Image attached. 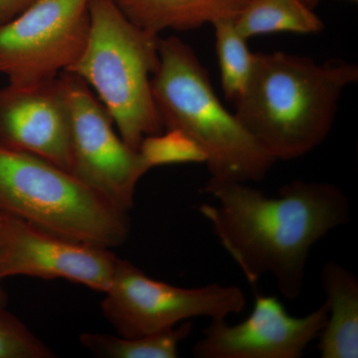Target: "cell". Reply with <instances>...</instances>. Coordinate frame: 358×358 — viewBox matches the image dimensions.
<instances>
[{
	"mask_svg": "<svg viewBox=\"0 0 358 358\" xmlns=\"http://www.w3.org/2000/svg\"><path fill=\"white\" fill-rule=\"evenodd\" d=\"M202 192L217 205L199 211L247 281L271 275L288 300L301 296L313 247L350 218L348 195L329 182L296 179L268 197L246 182L209 179Z\"/></svg>",
	"mask_w": 358,
	"mask_h": 358,
	"instance_id": "6da1fadb",
	"label": "cell"
},
{
	"mask_svg": "<svg viewBox=\"0 0 358 358\" xmlns=\"http://www.w3.org/2000/svg\"><path fill=\"white\" fill-rule=\"evenodd\" d=\"M357 80L353 63L259 52L234 114L277 162L299 159L326 141L343 92Z\"/></svg>",
	"mask_w": 358,
	"mask_h": 358,
	"instance_id": "7a4b0ae2",
	"label": "cell"
},
{
	"mask_svg": "<svg viewBox=\"0 0 358 358\" xmlns=\"http://www.w3.org/2000/svg\"><path fill=\"white\" fill-rule=\"evenodd\" d=\"M159 52L152 90L164 128L181 131L199 145L209 179L263 180L277 160L224 108L195 51L171 36L159 38Z\"/></svg>",
	"mask_w": 358,
	"mask_h": 358,
	"instance_id": "3957f363",
	"label": "cell"
},
{
	"mask_svg": "<svg viewBox=\"0 0 358 358\" xmlns=\"http://www.w3.org/2000/svg\"><path fill=\"white\" fill-rule=\"evenodd\" d=\"M89 9L88 41L65 72L94 90L122 141L138 150L145 136L164 129L152 90L159 66V36L134 24L114 0H91Z\"/></svg>",
	"mask_w": 358,
	"mask_h": 358,
	"instance_id": "277c9868",
	"label": "cell"
},
{
	"mask_svg": "<svg viewBox=\"0 0 358 358\" xmlns=\"http://www.w3.org/2000/svg\"><path fill=\"white\" fill-rule=\"evenodd\" d=\"M0 210L40 229L103 248L126 242L128 212L37 155L0 148Z\"/></svg>",
	"mask_w": 358,
	"mask_h": 358,
	"instance_id": "5b68a950",
	"label": "cell"
},
{
	"mask_svg": "<svg viewBox=\"0 0 358 358\" xmlns=\"http://www.w3.org/2000/svg\"><path fill=\"white\" fill-rule=\"evenodd\" d=\"M105 294L101 305L103 315L122 338L159 333L192 317L227 319L247 305L240 287L208 284L180 288L152 279L133 263L120 258Z\"/></svg>",
	"mask_w": 358,
	"mask_h": 358,
	"instance_id": "8992f818",
	"label": "cell"
},
{
	"mask_svg": "<svg viewBox=\"0 0 358 358\" xmlns=\"http://www.w3.org/2000/svg\"><path fill=\"white\" fill-rule=\"evenodd\" d=\"M91 0H41L0 25V74L26 86L58 77L81 56Z\"/></svg>",
	"mask_w": 358,
	"mask_h": 358,
	"instance_id": "52a82bcc",
	"label": "cell"
},
{
	"mask_svg": "<svg viewBox=\"0 0 358 358\" xmlns=\"http://www.w3.org/2000/svg\"><path fill=\"white\" fill-rule=\"evenodd\" d=\"M71 117L70 173L122 211L150 167L114 129V122L81 78L62 72Z\"/></svg>",
	"mask_w": 358,
	"mask_h": 358,
	"instance_id": "ba28073f",
	"label": "cell"
},
{
	"mask_svg": "<svg viewBox=\"0 0 358 358\" xmlns=\"http://www.w3.org/2000/svg\"><path fill=\"white\" fill-rule=\"evenodd\" d=\"M117 260L108 248L57 236L6 212L0 233L1 282L13 275L65 279L106 293Z\"/></svg>",
	"mask_w": 358,
	"mask_h": 358,
	"instance_id": "9c48e42d",
	"label": "cell"
},
{
	"mask_svg": "<svg viewBox=\"0 0 358 358\" xmlns=\"http://www.w3.org/2000/svg\"><path fill=\"white\" fill-rule=\"evenodd\" d=\"M326 301L305 317H293L277 296L256 293L252 313L237 324L211 320L192 348L197 358H301L319 338Z\"/></svg>",
	"mask_w": 358,
	"mask_h": 358,
	"instance_id": "30bf717a",
	"label": "cell"
},
{
	"mask_svg": "<svg viewBox=\"0 0 358 358\" xmlns=\"http://www.w3.org/2000/svg\"><path fill=\"white\" fill-rule=\"evenodd\" d=\"M0 148L37 155L70 173V110L60 75L0 89Z\"/></svg>",
	"mask_w": 358,
	"mask_h": 358,
	"instance_id": "8fae6325",
	"label": "cell"
},
{
	"mask_svg": "<svg viewBox=\"0 0 358 358\" xmlns=\"http://www.w3.org/2000/svg\"><path fill=\"white\" fill-rule=\"evenodd\" d=\"M326 294L327 319L319 336L322 358L358 357V279L336 261L324 264L320 272Z\"/></svg>",
	"mask_w": 358,
	"mask_h": 358,
	"instance_id": "7c38bea8",
	"label": "cell"
},
{
	"mask_svg": "<svg viewBox=\"0 0 358 358\" xmlns=\"http://www.w3.org/2000/svg\"><path fill=\"white\" fill-rule=\"evenodd\" d=\"M134 24L159 35L236 20L249 0H114Z\"/></svg>",
	"mask_w": 358,
	"mask_h": 358,
	"instance_id": "4fadbf2b",
	"label": "cell"
},
{
	"mask_svg": "<svg viewBox=\"0 0 358 358\" xmlns=\"http://www.w3.org/2000/svg\"><path fill=\"white\" fill-rule=\"evenodd\" d=\"M234 24L246 39L275 32L315 34L324 27L301 0H249Z\"/></svg>",
	"mask_w": 358,
	"mask_h": 358,
	"instance_id": "5bb4252c",
	"label": "cell"
},
{
	"mask_svg": "<svg viewBox=\"0 0 358 358\" xmlns=\"http://www.w3.org/2000/svg\"><path fill=\"white\" fill-rule=\"evenodd\" d=\"M188 320L166 331L138 338H117L105 334H82L80 341L90 352L103 358H176L181 341L190 336Z\"/></svg>",
	"mask_w": 358,
	"mask_h": 358,
	"instance_id": "9a60e30c",
	"label": "cell"
},
{
	"mask_svg": "<svg viewBox=\"0 0 358 358\" xmlns=\"http://www.w3.org/2000/svg\"><path fill=\"white\" fill-rule=\"evenodd\" d=\"M234 20H219L212 24L223 93L233 103L246 91L255 64V53L249 50L247 39L237 31Z\"/></svg>",
	"mask_w": 358,
	"mask_h": 358,
	"instance_id": "2e32d148",
	"label": "cell"
},
{
	"mask_svg": "<svg viewBox=\"0 0 358 358\" xmlns=\"http://www.w3.org/2000/svg\"><path fill=\"white\" fill-rule=\"evenodd\" d=\"M138 152L150 169L169 164L206 162V155L199 145L176 129H166V133L145 136Z\"/></svg>",
	"mask_w": 358,
	"mask_h": 358,
	"instance_id": "e0dca14e",
	"label": "cell"
},
{
	"mask_svg": "<svg viewBox=\"0 0 358 358\" xmlns=\"http://www.w3.org/2000/svg\"><path fill=\"white\" fill-rule=\"evenodd\" d=\"M49 350L28 327L0 305V358H52Z\"/></svg>",
	"mask_w": 358,
	"mask_h": 358,
	"instance_id": "ac0fdd59",
	"label": "cell"
},
{
	"mask_svg": "<svg viewBox=\"0 0 358 358\" xmlns=\"http://www.w3.org/2000/svg\"><path fill=\"white\" fill-rule=\"evenodd\" d=\"M41 0H0V25L6 24Z\"/></svg>",
	"mask_w": 358,
	"mask_h": 358,
	"instance_id": "d6986e66",
	"label": "cell"
},
{
	"mask_svg": "<svg viewBox=\"0 0 358 358\" xmlns=\"http://www.w3.org/2000/svg\"><path fill=\"white\" fill-rule=\"evenodd\" d=\"M4 215H6V212L3 210H0V233H1L2 224H3ZM7 301V296L6 293H4L3 289L1 287V281H0V305L6 306Z\"/></svg>",
	"mask_w": 358,
	"mask_h": 358,
	"instance_id": "ffe728a7",
	"label": "cell"
},
{
	"mask_svg": "<svg viewBox=\"0 0 358 358\" xmlns=\"http://www.w3.org/2000/svg\"><path fill=\"white\" fill-rule=\"evenodd\" d=\"M301 1L303 2V4H306L308 8L313 9V7L317 6L320 0H301ZM350 1L357 2L358 0H350Z\"/></svg>",
	"mask_w": 358,
	"mask_h": 358,
	"instance_id": "44dd1931",
	"label": "cell"
}]
</instances>
